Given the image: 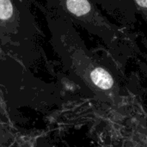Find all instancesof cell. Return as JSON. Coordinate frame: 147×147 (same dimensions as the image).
Segmentation results:
<instances>
[{
  "label": "cell",
  "mask_w": 147,
  "mask_h": 147,
  "mask_svg": "<svg viewBox=\"0 0 147 147\" xmlns=\"http://www.w3.org/2000/svg\"><path fill=\"white\" fill-rule=\"evenodd\" d=\"M90 78L93 83L102 90H109L112 87L114 80L111 75L102 68H96L92 71Z\"/></svg>",
  "instance_id": "obj_1"
},
{
  "label": "cell",
  "mask_w": 147,
  "mask_h": 147,
  "mask_svg": "<svg viewBox=\"0 0 147 147\" xmlns=\"http://www.w3.org/2000/svg\"><path fill=\"white\" fill-rule=\"evenodd\" d=\"M67 9L78 16H84L90 10V4L88 0H67Z\"/></svg>",
  "instance_id": "obj_2"
},
{
  "label": "cell",
  "mask_w": 147,
  "mask_h": 147,
  "mask_svg": "<svg viewBox=\"0 0 147 147\" xmlns=\"http://www.w3.org/2000/svg\"><path fill=\"white\" fill-rule=\"evenodd\" d=\"M13 6L9 0H0V19L6 20L11 17Z\"/></svg>",
  "instance_id": "obj_3"
},
{
  "label": "cell",
  "mask_w": 147,
  "mask_h": 147,
  "mask_svg": "<svg viewBox=\"0 0 147 147\" xmlns=\"http://www.w3.org/2000/svg\"><path fill=\"white\" fill-rule=\"evenodd\" d=\"M137 3L143 7V8H147V0H136Z\"/></svg>",
  "instance_id": "obj_4"
}]
</instances>
